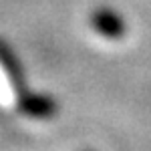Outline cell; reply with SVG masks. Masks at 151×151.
I'll return each mask as SVG.
<instances>
[{
  "instance_id": "6da1fadb",
  "label": "cell",
  "mask_w": 151,
  "mask_h": 151,
  "mask_svg": "<svg viewBox=\"0 0 151 151\" xmlns=\"http://www.w3.org/2000/svg\"><path fill=\"white\" fill-rule=\"evenodd\" d=\"M89 24L97 35H101L107 40H121L127 35L125 18L113 8H97L89 16Z\"/></svg>"
},
{
  "instance_id": "7a4b0ae2",
  "label": "cell",
  "mask_w": 151,
  "mask_h": 151,
  "mask_svg": "<svg viewBox=\"0 0 151 151\" xmlns=\"http://www.w3.org/2000/svg\"><path fill=\"white\" fill-rule=\"evenodd\" d=\"M18 111L30 119H52L58 111V103L50 95L42 93H22L16 101Z\"/></svg>"
},
{
  "instance_id": "3957f363",
  "label": "cell",
  "mask_w": 151,
  "mask_h": 151,
  "mask_svg": "<svg viewBox=\"0 0 151 151\" xmlns=\"http://www.w3.org/2000/svg\"><path fill=\"white\" fill-rule=\"evenodd\" d=\"M87 151H89V149H87Z\"/></svg>"
}]
</instances>
